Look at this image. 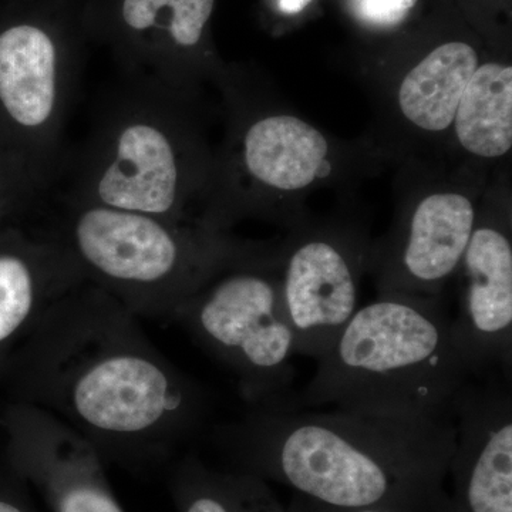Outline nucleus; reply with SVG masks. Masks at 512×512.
Returning a JSON list of instances; mask_svg holds the SVG:
<instances>
[{"label": "nucleus", "instance_id": "1", "mask_svg": "<svg viewBox=\"0 0 512 512\" xmlns=\"http://www.w3.org/2000/svg\"><path fill=\"white\" fill-rule=\"evenodd\" d=\"M20 380L29 406L126 467L170 457L210 409L200 384L150 342L137 316L89 282L53 303L29 333Z\"/></svg>", "mask_w": 512, "mask_h": 512}, {"label": "nucleus", "instance_id": "2", "mask_svg": "<svg viewBox=\"0 0 512 512\" xmlns=\"http://www.w3.org/2000/svg\"><path fill=\"white\" fill-rule=\"evenodd\" d=\"M215 441L234 470L326 507H443L456 423L336 407H249Z\"/></svg>", "mask_w": 512, "mask_h": 512}, {"label": "nucleus", "instance_id": "3", "mask_svg": "<svg viewBox=\"0 0 512 512\" xmlns=\"http://www.w3.org/2000/svg\"><path fill=\"white\" fill-rule=\"evenodd\" d=\"M301 392L279 409L322 406L454 419L470 372L436 298L383 293L357 309Z\"/></svg>", "mask_w": 512, "mask_h": 512}, {"label": "nucleus", "instance_id": "4", "mask_svg": "<svg viewBox=\"0 0 512 512\" xmlns=\"http://www.w3.org/2000/svg\"><path fill=\"white\" fill-rule=\"evenodd\" d=\"M183 94L157 80L123 76L82 150L67 161L63 198L194 222L187 210L200 171Z\"/></svg>", "mask_w": 512, "mask_h": 512}, {"label": "nucleus", "instance_id": "5", "mask_svg": "<svg viewBox=\"0 0 512 512\" xmlns=\"http://www.w3.org/2000/svg\"><path fill=\"white\" fill-rule=\"evenodd\" d=\"M103 289L140 318L174 320L181 306L247 249L202 222H178L62 200L46 229Z\"/></svg>", "mask_w": 512, "mask_h": 512}, {"label": "nucleus", "instance_id": "6", "mask_svg": "<svg viewBox=\"0 0 512 512\" xmlns=\"http://www.w3.org/2000/svg\"><path fill=\"white\" fill-rule=\"evenodd\" d=\"M255 259L239 256L175 315L192 339L237 377L249 407H284L296 377L295 336L279 282Z\"/></svg>", "mask_w": 512, "mask_h": 512}, {"label": "nucleus", "instance_id": "7", "mask_svg": "<svg viewBox=\"0 0 512 512\" xmlns=\"http://www.w3.org/2000/svg\"><path fill=\"white\" fill-rule=\"evenodd\" d=\"M77 82L76 64L52 26L0 23V151L47 190L69 161L64 127Z\"/></svg>", "mask_w": 512, "mask_h": 512}, {"label": "nucleus", "instance_id": "8", "mask_svg": "<svg viewBox=\"0 0 512 512\" xmlns=\"http://www.w3.org/2000/svg\"><path fill=\"white\" fill-rule=\"evenodd\" d=\"M446 512H512L511 377L487 376L458 394Z\"/></svg>", "mask_w": 512, "mask_h": 512}, {"label": "nucleus", "instance_id": "9", "mask_svg": "<svg viewBox=\"0 0 512 512\" xmlns=\"http://www.w3.org/2000/svg\"><path fill=\"white\" fill-rule=\"evenodd\" d=\"M460 266L464 291L458 315L451 318L458 353L471 377H511L512 247L507 232L497 225H476Z\"/></svg>", "mask_w": 512, "mask_h": 512}, {"label": "nucleus", "instance_id": "10", "mask_svg": "<svg viewBox=\"0 0 512 512\" xmlns=\"http://www.w3.org/2000/svg\"><path fill=\"white\" fill-rule=\"evenodd\" d=\"M16 454L50 512H124L111 490L104 460L76 431L37 407L20 410Z\"/></svg>", "mask_w": 512, "mask_h": 512}, {"label": "nucleus", "instance_id": "11", "mask_svg": "<svg viewBox=\"0 0 512 512\" xmlns=\"http://www.w3.org/2000/svg\"><path fill=\"white\" fill-rule=\"evenodd\" d=\"M296 353L319 360L355 315L359 276L348 249L328 237L301 242L279 282Z\"/></svg>", "mask_w": 512, "mask_h": 512}, {"label": "nucleus", "instance_id": "12", "mask_svg": "<svg viewBox=\"0 0 512 512\" xmlns=\"http://www.w3.org/2000/svg\"><path fill=\"white\" fill-rule=\"evenodd\" d=\"M87 282L49 232L0 229V349L30 332L53 303Z\"/></svg>", "mask_w": 512, "mask_h": 512}, {"label": "nucleus", "instance_id": "13", "mask_svg": "<svg viewBox=\"0 0 512 512\" xmlns=\"http://www.w3.org/2000/svg\"><path fill=\"white\" fill-rule=\"evenodd\" d=\"M474 228L476 210L466 195L441 192L421 200L383 268V293L436 298L460 266Z\"/></svg>", "mask_w": 512, "mask_h": 512}, {"label": "nucleus", "instance_id": "14", "mask_svg": "<svg viewBox=\"0 0 512 512\" xmlns=\"http://www.w3.org/2000/svg\"><path fill=\"white\" fill-rule=\"evenodd\" d=\"M328 150L325 136L306 121L266 116L245 128L241 164L255 183L279 191H296L322 174Z\"/></svg>", "mask_w": 512, "mask_h": 512}, {"label": "nucleus", "instance_id": "15", "mask_svg": "<svg viewBox=\"0 0 512 512\" xmlns=\"http://www.w3.org/2000/svg\"><path fill=\"white\" fill-rule=\"evenodd\" d=\"M478 67L476 50L463 42L444 43L404 77L399 90L403 116L421 130H446Z\"/></svg>", "mask_w": 512, "mask_h": 512}, {"label": "nucleus", "instance_id": "16", "mask_svg": "<svg viewBox=\"0 0 512 512\" xmlns=\"http://www.w3.org/2000/svg\"><path fill=\"white\" fill-rule=\"evenodd\" d=\"M461 146L484 158L503 157L512 147V69L478 66L453 121Z\"/></svg>", "mask_w": 512, "mask_h": 512}, {"label": "nucleus", "instance_id": "17", "mask_svg": "<svg viewBox=\"0 0 512 512\" xmlns=\"http://www.w3.org/2000/svg\"><path fill=\"white\" fill-rule=\"evenodd\" d=\"M170 491L177 512H286L262 478L215 470L197 456L178 461Z\"/></svg>", "mask_w": 512, "mask_h": 512}, {"label": "nucleus", "instance_id": "18", "mask_svg": "<svg viewBox=\"0 0 512 512\" xmlns=\"http://www.w3.org/2000/svg\"><path fill=\"white\" fill-rule=\"evenodd\" d=\"M46 192L45 185L0 151V229L36 210Z\"/></svg>", "mask_w": 512, "mask_h": 512}, {"label": "nucleus", "instance_id": "19", "mask_svg": "<svg viewBox=\"0 0 512 512\" xmlns=\"http://www.w3.org/2000/svg\"><path fill=\"white\" fill-rule=\"evenodd\" d=\"M357 18L377 28H393L409 16L417 0H350Z\"/></svg>", "mask_w": 512, "mask_h": 512}, {"label": "nucleus", "instance_id": "20", "mask_svg": "<svg viewBox=\"0 0 512 512\" xmlns=\"http://www.w3.org/2000/svg\"><path fill=\"white\" fill-rule=\"evenodd\" d=\"M447 505V503H446ZM443 507H397V505H384V507L359 508V510H338V508L326 507L301 495H293L291 503L286 507V512H446Z\"/></svg>", "mask_w": 512, "mask_h": 512}, {"label": "nucleus", "instance_id": "21", "mask_svg": "<svg viewBox=\"0 0 512 512\" xmlns=\"http://www.w3.org/2000/svg\"><path fill=\"white\" fill-rule=\"evenodd\" d=\"M0 512H35L16 498L0 497Z\"/></svg>", "mask_w": 512, "mask_h": 512}, {"label": "nucleus", "instance_id": "22", "mask_svg": "<svg viewBox=\"0 0 512 512\" xmlns=\"http://www.w3.org/2000/svg\"><path fill=\"white\" fill-rule=\"evenodd\" d=\"M312 0H279V9L286 15H296L302 12Z\"/></svg>", "mask_w": 512, "mask_h": 512}]
</instances>
